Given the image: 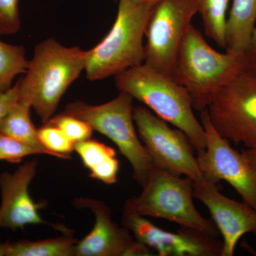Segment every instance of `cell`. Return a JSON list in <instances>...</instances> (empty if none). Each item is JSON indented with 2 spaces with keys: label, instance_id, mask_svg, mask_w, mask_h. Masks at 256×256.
Masks as SVG:
<instances>
[{
  "label": "cell",
  "instance_id": "6da1fadb",
  "mask_svg": "<svg viewBox=\"0 0 256 256\" xmlns=\"http://www.w3.org/2000/svg\"><path fill=\"white\" fill-rule=\"evenodd\" d=\"M88 50L66 47L48 38L35 47L25 75L18 80V101L34 108L44 124L54 114L60 99L86 67Z\"/></svg>",
  "mask_w": 256,
  "mask_h": 256
},
{
  "label": "cell",
  "instance_id": "7a4b0ae2",
  "mask_svg": "<svg viewBox=\"0 0 256 256\" xmlns=\"http://www.w3.org/2000/svg\"><path fill=\"white\" fill-rule=\"evenodd\" d=\"M114 82L120 92L130 94L160 118L183 131L196 153L205 150L206 132L194 114L191 96L173 77L143 63L118 74Z\"/></svg>",
  "mask_w": 256,
  "mask_h": 256
},
{
  "label": "cell",
  "instance_id": "3957f363",
  "mask_svg": "<svg viewBox=\"0 0 256 256\" xmlns=\"http://www.w3.org/2000/svg\"><path fill=\"white\" fill-rule=\"evenodd\" d=\"M156 3L119 0L117 16L105 38L89 50L86 74L90 80L116 76L144 63L143 38Z\"/></svg>",
  "mask_w": 256,
  "mask_h": 256
},
{
  "label": "cell",
  "instance_id": "277c9868",
  "mask_svg": "<svg viewBox=\"0 0 256 256\" xmlns=\"http://www.w3.org/2000/svg\"><path fill=\"white\" fill-rule=\"evenodd\" d=\"M244 69L242 54L217 52L192 25L180 48L173 78L190 94L194 109L202 112L220 88Z\"/></svg>",
  "mask_w": 256,
  "mask_h": 256
},
{
  "label": "cell",
  "instance_id": "5b68a950",
  "mask_svg": "<svg viewBox=\"0 0 256 256\" xmlns=\"http://www.w3.org/2000/svg\"><path fill=\"white\" fill-rule=\"evenodd\" d=\"M192 178L153 166L142 193L126 202L124 208L143 216L162 218L218 238L213 220L204 218L193 202Z\"/></svg>",
  "mask_w": 256,
  "mask_h": 256
},
{
  "label": "cell",
  "instance_id": "8992f818",
  "mask_svg": "<svg viewBox=\"0 0 256 256\" xmlns=\"http://www.w3.org/2000/svg\"><path fill=\"white\" fill-rule=\"evenodd\" d=\"M133 98L120 92L116 98L98 106L82 100L67 104L64 114L82 120L112 140L132 168V178L144 186L153 168L133 119Z\"/></svg>",
  "mask_w": 256,
  "mask_h": 256
},
{
  "label": "cell",
  "instance_id": "52a82bcc",
  "mask_svg": "<svg viewBox=\"0 0 256 256\" xmlns=\"http://www.w3.org/2000/svg\"><path fill=\"white\" fill-rule=\"evenodd\" d=\"M206 110L222 137L256 148V76L244 69L220 88Z\"/></svg>",
  "mask_w": 256,
  "mask_h": 256
},
{
  "label": "cell",
  "instance_id": "ba28073f",
  "mask_svg": "<svg viewBox=\"0 0 256 256\" xmlns=\"http://www.w3.org/2000/svg\"><path fill=\"white\" fill-rule=\"evenodd\" d=\"M196 13L192 0L158 2L146 26L144 64L173 77L180 48Z\"/></svg>",
  "mask_w": 256,
  "mask_h": 256
},
{
  "label": "cell",
  "instance_id": "9c48e42d",
  "mask_svg": "<svg viewBox=\"0 0 256 256\" xmlns=\"http://www.w3.org/2000/svg\"><path fill=\"white\" fill-rule=\"evenodd\" d=\"M133 119L153 166L184 175L194 181L202 178L194 148L183 131L172 128L142 106L134 108Z\"/></svg>",
  "mask_w": 256,
  "mask_h": 256
},
{
  "label": "cell",
  "instance_id": "30bf717a",
  "mask_svg": "<svg viewBox=\"0 0 256 256\" xmlns=\"http://www.w3.org/2000/svg\"><path fill=\"white\" fill-rule=\"evenodd\" d=\"M200 120L206 136V148L196 156L202 178L216 184L226 182L256 210V166L216 131L206 109L202 111Z\"/></svg>",
  "mask_w": 256,
  "mask_h": 256
},
{
  "label": "cell",
  "instance_id": "8fae6325",
  "mask_svg": "<svg viewBox=\"0 0 256 256\" xmlns=\"http://www.w3.org/2000/svg\"><path fill=\"white\" fill-rule=\"evenodd\" d=\"M122 226L160 256H222L223 242L218 238L188 227L182 226L176 232H168L128 208H124Z\"/></svg>",
  "mask_w": 256,
  "mask_h": 256
},
{
  "label": "cell",
  "instance_id": "7c38bea8",
  "mask_svg": "<svg viewBox=\"0 0 256 256\" xmlns=\"http://www.w3.org/2000/svg\"><path fill=\"white\" fill-rule=\"evenodd\" d=\"M78 207L94 212V228L74 247V256H148L150 248L138 242L129 230L111 220V212L104 202L85 197L74 202Z\"/></svg>",
  "mask_w": 256,
  "mask_h": 256
},
{
  "label": "cell",
  "instance_id": "4fadbf2b",
  "mask_svg": "<svg viewBox=\"0 0 256 256\" xmlns=\"http://www.w3.org/2000/svg\"><path fill=\"white\" fill-rule=\"evenodd\" d=\"M193 196L210 210L212 220L223 236L222 256H233L242 236L256 232V210L224 196L216 184L203 178L194 180Z\"/></svg>",
  "mask_w": 256,
  "mask_h": 256
},
{
  "label": "cell",
  "instance_id": "5bb4252c",
  "mask_svg": "<svg viewBox=\"0 0 256 256\" xmlns=\"http://www.w3.org/2000/svg\"><path fill=\"white\" fill-rule=\"evenodd\" d=\"M37 166L38 162L33 160L21 165L14 172H4L0 174V229L15 232L26 226L46 224L38 212L43 204L34 201L28 192Z\"/></svg>",
  "mask_w": 256,
  "mask_h": 256
},
{
  "label": "cell",
  "instance_id": "9a60e30c",
  "mask_svg": "<svg viewBox=\"0 0 256 256\" xmlns=\"http://www.w3.org/2000/svg\"><path fill=\"white\" fill-rule=\"evenodd\" d=\"M256 26V0H232L226 26V52L242 54Z\"/></svg>",
  "mask_w": 256,
  "mask_h": 256
},
{
  "label": "cell",
  "instance_id": "2e32d148",
  "mask_svg": "<svg viewBox=\"0 0 256 256\" xmlns=\"http://www.w3.org/2000/svg\"><path fill=\"white\" fill-rule=\"evenodd\" d=\"M74 151L80 156L90 176L106 184L117 182L120 164L114 148L94 140L74 143Z\"/></svg>",
  "mask_w": 256,
  "mask_h": 256
},
{
  "label": "cell",
  "instance_id": "e0dca14e",
  "mask_svg": "<svg viewBox=\"0 0 256 256\" xmlns=\"http://www.w3.org/2000/svg\"><path fill=\"white\" fill-rule=\"evenodd\" d=\"M77 240L66 233L58 238L0 242V256H74Z\"/></svg>",
  "mask_w": 256,
  "mask_h": 256
},
{
  "label": "cell",
  "instance_id": "ac0fdd59",
  "mask_svg": "<svg viewBox=\"0 0 256 256\" xmlns=\"http://www.w3.org/2000/svg\"><path fill=\"white\" fill-rule=\"evenodd\" d=\"M31 106L24 102L15 104L11 110L0 120V134H5L25 143L42 152V154L53 156L44 146L38 137V129L30 118Z\"/></svg>",
  "mask_w": 256,
  "mask_h": 256
},
{
  "label": "cell",
  "instance_id": "d6986e66",
  "mask_svg": "<svg viewBox=\"0 0 256 256\" xmlns=\"http://www.w3.org/2000/svg\"><path fill=\"white\" fill-rule=\"evenodd\" d=\"M201 16L204 30L220 47L225 48L229 0H192Z\"/></svg>",
  "mask_w": 256,
  "mask_h": 256
},
{
  "label": "cell",
  "instance_id": "ffe728a7",
  "mask_svg": "<svg viewBox=\"0 0 256 256\" xmlns=\"http://www.w3.org/2000/svg\"><path fill=\"white\" fill-rule=\"evenodd\" d=\"M28 63L24 47L10 44L0 40V94L12 87L16 76L26 73Z\"/></svg>",
  "mask_w": 256,
  "mask_h": 256
},
{
  "label": "cell",
  "instance_id": "44dd1931",
  "mask_svg": "<svg viewBox=\"0 0 256 256\" xmlns=\"http://www.w3.org/2000/svg\"><path fill=\"white\" fill-rule=\"evenodd\" d=\"M38 134L42 144L54 156L70 159L74 151V142L60 128L46 124L38 129Z\"/></svg>",
  "mask_w": 256,
  "mask_h": 256
},
{
  "label": "cell",
  "instance_id": "7402d4cb",
  "mask_svg": "<svg viewBox=\"0 0 256 256\" xmlns=\"http://www.w3.org/2000/svg\"><path fill=\"white\" fill-rule=\"evenodd\" d=\"M46 124L60 128L74 143L90 139L94 131L88 122L64 112L53 116Z\"/></svg>",
  "mask_w": 256,
  "mask_h": 256
},
{
  "label": "cell",
  "instance_id": "603a6c76",
  "mask_svg": "<svg viewBox=\"0 0 256 256\" xmlns=\"http://www.w3.org/2000/svg\"><path fill=\"white\" fill-rule=\"evenodd\" d=\"M37 154H42V152L14 138L0 134V160L15 164L21 162L26 156Z\"/></svg>",
  "mask_w": 256,
  "mask_h": 256
},
{
  "label": "cell",
  "instance_id": "cb8c5ba5",
  "mask_svg": "<svg viewBox=\"0 0 256 256\" xmlns=\"http://www.w3.org/2000/svg\"><path fill=\"white\" fill-rule=\"evenodd\" d=\"M20 0H0V36L14 34L21 28Z\"/></svg>",
  "mask_w": 256,
  "mask_h": 256
},
{
  "label": "cell",
  "instance_id": "d4e9b609",
  "mask_svg": "<svg viewBox=\"0 0 256 256\" xmlns=\"http://www.w3.org/2000/svg\"><path fill=\"white\" fill-rule=\"evenodd\" d=\"M244 70L256 76V26L244 53Z\"/></svg>",
  "mask_w": 256,
  "mask_h": 256
},
{
  "label": "cell",
  "instance_id": "484cf974",
  "mask_svg": "<svg viewBox=\"0 0 256 256\" xmlns=\"http://www.w3.org/2000/svg\"><path fill=\"white\" fill-rule=\"evenodd\" d=\"M18 102V84L9 90L0 94V120Z\"/></svg>",
  "mask_w": 256,
  "mask_h": 256
},
{
  "label": "cell",
  "instance_id": "4316f807",
  "mask_svg": "<svg viewBox=\"0 0 256 256\" xmlns=\"http://www.w3.org/2000/svg\"><path fill=\"white\" fill-rule=\"evenodd\" d=\"M242 153L245 159L256 168V148L245 150Z\"/></svg>",
  "mask_w": 256,
  "mask_h": 256
},
{
  "label": "cell",
  "instance_id": "83f0119b",
  "mask_svg": "<svg viewBox=\"0 0 256 256\" xmlns=\"http://www.w3.org/2000/svg\"><path fill=\"white\" fill-rule=\"evenodd\" d=\"M138 1L146 3H158L160 0H138Z\"/></svg>",
  "mask_w": 256,
  "mask_h": 256
},
{
  "label": "cell",
  "instance_id": "f1b7e54d",
  "mask_svg": "<svg viewBox=\"0 0 256 256\" xmlns=\"http://www.w3.org/2000/svg\"><path fill=\"white\" fill-rule=\"evenodd\" d=\"M254 235H255L256 238V232H255V233H254Z\"/></svg>",
  "mask_w": 256,
  "mask_h": 256
}]
</instances>
